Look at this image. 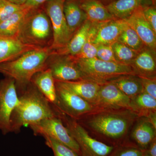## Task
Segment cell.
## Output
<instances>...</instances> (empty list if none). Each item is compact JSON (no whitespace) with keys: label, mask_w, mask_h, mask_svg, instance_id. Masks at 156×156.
Here are the masks:
<instances>
[{"label":"cell","mask_w":156,"mask_h":156,"mask_svg":"<svg viewBox=\"0 0 156 156\" xmlns=\"http://www.w3.org/2000/svg\"><path fill=\"white\" fill-rule=\"evenodd\" d=\"M26 6L16 5L8 0H0V23L22 10Z\"/></svg>","instance_id":"1f68e13d"},{"label":"cell","mask_w":156,"mask_h":156,"mask_svg":"<svg viewBox=\"0 0 156 156\" xmlns=\"http://www.w3.org/2000/svg\"><path fill=\"white\" fill-rule=\"evenodd\" d=\"M50 48L30 50L11 61L0 64V74L15 81L17 94L30 83L37 73L48 68Z\"/></svg>","instance_id":"3957f363"},{"label":"cell","mask_w":156,"mask_h":156,"mask_svg":"<svg viewBox=\"0 0 156 156\" xmlns=\"http://www.w3.org/2000/svg\"><path fill=\"white\" fill-rule=\"evenodd\" d=\"M112 45H98L96 58L103 61L118 62Z\"/></svg>","instance_id":"d6a6232c"},{"label":"cell","mask_w":156,"mask_h":156,"mask_svg":"<svg viewBox=\"0 0 156 156\" xmlns=\"http://www.w3.org/2000/svg\"><path fill=\"white\" fill-rule=\"evenodd\" d=\"M143 12L146 19L156 33V9L154 5L143 6Z\"/></svg>","instance_id":"836d02e7"},{"label":"cell","mask_w":156,"mask_h":156,"mask_svg":"<svg viewBox=\"0 0 156 156\" xmlns=\"http://www.w3.org/2000/svg\"><path fill=\"white\" fill-rule=\"evenodd\" d=\"M109 82L115 85L130 99L143 92L141 80L136 75L120 76Z\"/></svg>","instance_id":"d4e9b609"},{"label":"cell","mask_w":156,"mask_h":156,"mask_svg":"<svg viewBox=\"0 0 156 156\" xmlns=\"http://www.w3.org/2000/svg\"><path fill=\"white\" fill-rule=\"evenodd\" d=\"M142 6L138 7L130 17L125 20L135 30L144 46L156 51V33L144 17Z\"/></svg>","instance_id":"4fadbf2b"},{"label":"cell","mask_w":156,"mask_h":156,"mask_svg":"<svg viewBox=\"0 0 156 156\" xmlns=\"http://www.w3.org/2000/svg\"><path fill=\"white\" fill-rule=\"evenodd\" d=\"M58 82L93 105L101 85L95 81L88 79L76 81Z\"/></svg>","instance_id":"d6986e66"},{"label":"cell","mask_w":156,"mask_h":156,"mask_svg":"<svg viewBox=\"0 0 156 156\" xmlns=\"http://www.w3.org/2000/svg\"><path fill=\"white\" fill-rule=\"evenodd\" d=\"M139 77L142 83L143 92H145L156 99V78Z\"/></svg>","instance_id":"e575fe53"},{"label":"cell","mask_w":156,"mask_h":156,"mask_svg":"<svg viewBox=\"0 0 156 156\" xmlns=\"http://www.w3.org/2000/svg\"><path fill=\"white\" fill-rule=\"evenodd\" d=\"M126 24L125 20L116 19L101 23L93 43L97 46L113 44L118 41Z\"/></svg>","instance_id":"2e32d148"},{"label":"cell","mask_w":156,"mask_h":156,"mask_svg":"<svg viewBox=\"0 0 156 156\" xmlns=\"http://www.w3.org/2000/svg\"><path fill=\"white\" fill-rule=\"evenodd\" d=\"M131 131V137L138 147L144 151L156 138V128L145 117H139Z\"/></svg>","instance_id":"e0dca14e"},{"label":"cell","mask_w":156,"mask_h":156,"mask_svg":"<svg viewBox=\"0 0 156 156\" xmlns=\"http://www.w3.org/2000/svg\"><path fill=\"white\" fill-rule=\"evenodd\" d=\"M72 58L76 61L85 79L95 81L101 85L120 76L136 75L130 65L103 61L96 57L89 59Z\"/></svg>","instance_id":"5b68a950"},{"label":"cell","mask_w":156,"mask_h":156,"mask_svg":"<svg viewBox=\"0 0 156 156\" xmlns=\"http://www.w3.org/2000/svg\"><path fill=\"white\" fill-rule=\"evenodd\" d=\"M101 23L92 22L87 40L80 52L75 56H71L72 57L75 59H89L96 57L98 46L95 44L93 42Z\"/></svg>","instance_id":"4316f807"},{"label":"cell","mask_w":156,"mask_h":156,"mask_svg":"<svg viewBox=\"0 0 156 156\" xmlns=\"http://www.w3.org/2000/svg\"><path fill=\"white\" fill-rule=\"evenodd\" d=\"M57 104L56 111L77 120L96 110V107L89 103L58 81H55Z\"/></svg>","instance_id":"ba28073f"},{"label":"cell","mask_w":156,"mask_h":156,"mask_svg":"<svg viewBox=\"0 0 156 156\" xmlns=\"http://www.w3.org/2000/svg\"><path fill=\"white\" fill-rule=\"evenodd\" d=\"M69 134L77 143L80 156H108L115 146L106 144L92 137L76 120L61 112L58 113Z\"/></svg>","instance_id":"8992f818"},{"label":"cell","mask_w":156,"mask_h":156,"mask_svg":"<svg viewBox=\"0 0 156 156\" xmlns=\"http://www.w3.org/2000/svg\"><path fill=\"white\" fill-rule=\"evenodd\" d=\"M38 48H41L23 44L16 37H0V64Z\"/></svg>","instance_id":"9a60e30c"},{"label":"cell","mask_w":156,"mask_h":156,"mask_svg":"<svg viewBox=\"0 0 156 156\" xmlns=\"http://www.w3.org/2000/svg\"><path fill=\"white\" fill-rule=\"evenodd\" d=\"M11 2L19 5H25L27 0H8Z\"/></svg>","instance_id":"74e56055"},{"label":"cell","mask_w":156,"mask_h":156,"mask_svg":"<svg viewBox=\"0 0 156 156\" xmlns=\"http://www.w3.org/2000/svg\"><path fill=\"white\" fill-rule=\"evenodd\" d=\"M44 137L45 144L53 151L54 156H80L74 151L63 144L48 136Z\"/></svg>","instance_id":"4dcf8cb0"},{"label":"cell","mask_w":156,"mask_h":156,"mask_svg":"<svg viewBox=\"0 0 156 156\" xmlns=\"http://www.w3.org/2000/svg\"><path fill=\"white\" fill-rule=\"evenodd\" d=\"M117 41L137 52L141 51L145 47L135 30L127 22Z\"/></svg>","instance_id":"83f0119b"},{"label":"cell","mask_w":156,"mask_h":156,"mask_svg":"<svg viewBox=\"0 0 156 156\" xmlns=\"http://www.w3.org/2000/svg\"><path fill=\"white\" fill-rule=\"evenodd\" d=\"M35 136H48L63 144L80 156L77 143L69 134L61 119L58 115L45 119L29 126Z\"/></svg>","instance_id":"9c48e42d"},{"label":"cell","mask_w":156,"mask_h":156,"mask_svg":"<svg viewBox=\"0 0 156 156\" xmlns=\"http://www.w3.org/2000/svg\"><path fill=\"white\" fill-rule=\"evenodd\" d=\"M63 12L70 33L72 36L87 19L78 0H66Z\"/></svg>","instance_id":"7402d4cb"},{"label":"cell","mask_w":156,"mask_h":156,"mask_svg":"<svg viewBox=\"0 0 156 156\" xmlns=\"http://www.w3.org/2000/svg\"><path fill=\"white\" fill-rule=\"evenodd\" d=\"M34 7L27 5L0 23V37H16L27 17Z\"/></svg>","instance_id":"cb8c5ba5"},{"label":"cell","mask_w":156,"mask_h":156,"mask_svg":"<svg viewBox=\"0 0 156 156\" xmlns=\"http://www.w3.org/2000/svg\"><path fill=\"white\" fill-rule=\"evenodd\" d=\"M100 1L105 5H108V4L111 3L112 2H113L115 0H100Z\"/></svg>","instance_id":"f35d334b"},{"label":"cell","mask_w":156,"mask_h":156,"mask_svg":"<svg viewBox=\"0 0 156 156\" xmlns=\"http://www.w3.org/2000/svg\"><path fill=\"white\" fill-rule=\"evenodd\" d=\"M143 156H156V138L144 151Z\"/></svg>","instance_id":"d590c367"},{"label":"cell","mask_w":156,"mask_h":156,"mask_svg":"<svg viewBox=\"0 0 156 156\" xmlns=\"http://www.w3.org/2000/svg\"><path fill=\"white\" fill-rule=\"evenodd\" d=\"M151 0H115L105 5L115 18L125 20L132 15L140 6L151 5Z\"/></svg>","instance_id":"44dd1931"},{"label":"cell","mask_w":156,"mask_h":156,"mask_svg":"<svg viewBox=\"0 0 156 156\" xmlns=\"http://www.w3.org/2000/svg\"><path fill=\"white\" fill-rule=\"evenodd\" d=\"M130 99V109L138 117L147 118L151 113L156 112V99L145 92Z\"/></svg>","instance_id":"484cf974"},{"label":"cell","mask_w":156,"mask_h":156,"mask_svg":"<svg viewBox=\"0 0 156 156\" xmlns=\"http://www.w3.org/2000/svg\"><path fill=\"white\" fill-rule=\"evenodd\" d=\"M23 43L40 48H50L53 35L50 19L43 5L34 7L16 37Z\"/></svg>","instance_id":"277c9868"},{"label":"cell","mask_w":156,"mask_h":156,"mask_svg":"<svg viewBox=\"0 0 156 156\" xmlns=\"http://www.w3.org/2000/svg\"><path fill=\"white\" fill-rule=\"evenodd\" d=\"M131 99L111 82L101 85L94 105L97 108L130 109Z\"/></svg>","instance_id":"7c38bea8"},{"label":"cell","mask_w":156,"mask_h":156,"mask_svg":"<svg viewBox=\"0 0 156 156\" xmlns=\"http://www.w3.org/2000/svg\"><path fill=\"white\" fill-rule=\"evenodd\" d=\"M138 118L130 109L97 108L77 121L87 131L115 146L125 141Z\"/></svg>","instance_id":"6da1fadb"},{"label":"cell","mask_w":156,"mask_h":156,"mask_svg":"<svg viewBox=\"0 0 156 156\" xmlns=\"http://www.w3.org/2000/svg\"><path fill=\"white\" fill-rule=\"evenodd\" d=\"M30 82L56 109L57 104L56 84L50 69L48 68L37 73L32 78Z\"/></svg>","instance_id":"ac0fdd59"},{"label":"cell","mask_w":156,"mask_h":156,"mask_svg":"<svg viewBox=\"0 0 156 156\" xmlns=\"http://www.w3.org/2000/svg\"><path fill=\"white\" fill-rule=\"evenodd\" d=\"M50 0H27L26 5L32 7H37L44 5Z\"/></svg>","instance_id":"8d00e7d4"},{"label":"cell","mask_w":156,"mask_h":156,"mask_svg":"<svg viewBox=\"0 0 156 156\" xmlns=\"http://www.w3.org/2000/svg\"><path fill=\"white\" fill-rule=\"evenodd\" d=\"M143 152L135 144L125 141L115 146L108 156H143Z\"/></svg>","instance_id":"f546056e"},{"label":"cell","mask_w":156,"mask_h":156,"mask_svg":"<svg viewBox=\"0 0 156 156\" xmlns=\"http://www.w3.org/2000/svg\"><path fill=\"white\" fill-rule=\"evenodd\" d=\"M130 66L136 75L156 78L155 51L145 47L140 51Z\"/></svg>","instance_id":"5bb4252c"},{"label":"cell","mask_w":156,"mask_h":156,"mask_svg":"<svg viewBox=\"0 0 156 156\" xmlns=\"http://www.w3.org/2000/svg\"><path fill=\"white\" fill-rule=\"evenodd\" d=\"M80 6L92 22L103 23L115 19L100 0H78Z\"/></svg>","instance_id":"603a6c76"},{"label":"cell","mask_w":156,"mask_h":156,"mask_svg":"<svg viewBox=\"0 0 156 156\" xmlns=\"http://www.w3.org/2000/svg\"><path fill=\"white\" fill-rule=\"evenodd\" d=\"M66 0H50L43 5L50 19L53 39L50 47L52 51L64 48L73 36L70 33L63 12Z\"/></svg>","instance_id":"52a82bcc"},{"label":"cell","mask_w":156,"mask_h":156,"mask_svg":"<svg viewBox=\"0 0 156 156\" xmlns=\"http://www.w3.org/2000/svg\"><path fill=\"white\" fill-rule=\"evenodd\" d=\"M48 68L51 70L55 81L69 82L86 79L70 56L51 54L48 60Z\"/></svg>","instance_id":"8fae6325"},{"label":"cell","mask_w":156,"mask_h":156,"mask_svg":"<svg viewBox=\"0 0 156 156\" xmlns=\"http://www.w3.org/2000/svg\"><path fill=\"white\" fill-rule=\"evenodd\" d=\"M112 45L117 62L122 64L130 65L139 52L118 41Z\"/></svg>","instance_id":"f1b7e54d"},{"label":"cell","mask_w":156,"mask_h":156,"mask_svg":"<svg viewBox=\"0 0 156 156\" xmlns=\"http://www.w3.org/2000/svg\"><path fill=\"white\" fill-rule=\"evenodd\" d=\"M18 103L15 81L6 77L0 80V131L3 135L11 133V115Z\"/></svg>","instance_id":"30bf717a"},{"label":"cell","mask_w":156,"mask_h":156,"mask_svg":"<svg viewBox=\"0 0 156 156\" xmlns=\"http://www.w3.org/2000/svg\"><path fill=\"white\" fill-rule=\"evenodd\" d=\"M19 103L11 117V133H19L21 128L58 115V112L32 83L18 94Z\"/></svg>","instance_id":"7a4b0ae2"},{"label":"cell","mask_w":156,"mask_h":156,"mask_svg":"<svg viewBox=\"0 0 156 156\" xmlns=\"http://www.w3.org/2000/svg\"><path fill=\"white\" fill-rule=\"evenodd\" d=\"M92 22L87 19L73 35L67 44L59 50L52 51L51 54L74 56L80 52L87 40Z\"/></svg>","instance_id":"ffe728a7"}]
</instances>
